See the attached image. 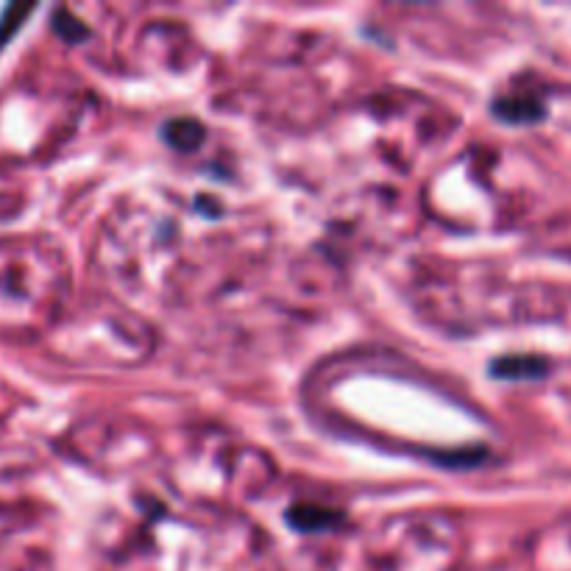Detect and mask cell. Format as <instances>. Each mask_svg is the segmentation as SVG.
I'll return each mask as SVG.
<instances>
[{"instance_id": "cell-1", "label": "cell", "mask_w": 571, "mask_h": 571, "mask_svg": "<svg viewBox=\"0 0 571 571\" xmlns=\"http://www.w3.org/2000/svg\"><path fill=\"white\" fill-rule=\"evenodd\" d=\"M496 115L510 123H530L544 117V104L533 95H507L502 101H496Z\"/></svg>"}, {"instance_id": "cell-2", "label": "cell", "mask_w": 571, "mask_h": 571, "mask_svg": "<svg viewBox=\"0 0 571 571\" xmlns=\"http://www.w3.org/2000/svg\"><path fill=\"white\" fill-rule=\"evenodd\" d=\"M290 521H293L299 530H324V527H332V524L338 521V513L329 510V507L296 505L290 510Z\"/></svg>"}, {"instance_id": "cell-3", "label": "cell", "mask_w": 571, "mask_h": 571, "mask_svg": "<svg viewBox=\"0 0 571 571\" xmlns=\"http://www.w3.org/2000/svg\"><path fill=\"white\" fill-rule=\"evenodd\" d=\"M204 129L195 120H170L165 126V140L179 151H193L195 145L201 143Z\"/></svg>"}, {"instance_id": "cell-4", "label": "cell", "mask_w": 571, "mask_h": 571, "mask_svg": "<svg viewBox=\"0 0 571 571\" xmlns=\"http://www.w3.org/2000/svg\"><path fill=\"white\" fill-rule=\"evenodd\" d=\"M546 363L535 357H505L494 365V374L499 377H538L544 374Z\"/></svg>"}, {"instance_id": "cell-5", "label": "cell", "mask_w": 571, "mask_h": 571, "mask_svg": "<svg viewBox=\"0 0 571 571\" xmlns=\"http://www.w3.org/2000/svg\"><path fill=\"white\" fill-rule=\"evenodd\" d=\"M28 12H31V6H9V9L3 12V17H0V45L6 42V37H12L17 23H20Z\"/></svg>"}]
</instances>
